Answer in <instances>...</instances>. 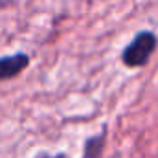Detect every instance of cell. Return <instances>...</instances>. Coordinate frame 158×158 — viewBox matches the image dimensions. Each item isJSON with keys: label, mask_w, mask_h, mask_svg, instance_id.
Returning <instances> with one entry per match:
<instances>
[{"label": "cell", "mask_w": 158, "mask_h": 158, "mask_svg": "<svg viewBox=\"0 0 158 158\" xmlns=\"http://www.w3.org/2000/svg\"><path fill=\"white\" fill-rule=\"evenodd\" d=\"M11 4H13V0H0V9H4V7H7Z\"/></svg>", "instance_id": "3957f363"}, {"label": "cell", "mask_w": 158, "mask_h": 158, "mask_svg": "<svg viewBox=\"0 0 158 158\" xmlns=\"http://www.w3.org/2000/svg\"><path fill=\"white\" fill-rule=\"evenodd\" d=\"M30 64V57L26 53H13L0 57V81L17 77L20 72H24Z\"/></svg>", "instance_id": "7a4b0ae2"}, {"label": "cell", "mask_w": 158, "mask_h": 158, "mask_svg": "<svg viewBox=\"0 0 158 158\" xmlns=\"http://www.w3.org/2000/svg\"><path fill=\"white\" fill-rule=\"evenodd\" d=\"M156 48V37L151 31L138 33L132 42L123 50V63L127 66H142L149 61L151 53Z\"/></svg>", "instance_id": "6da1fadb"}]
</instances>
